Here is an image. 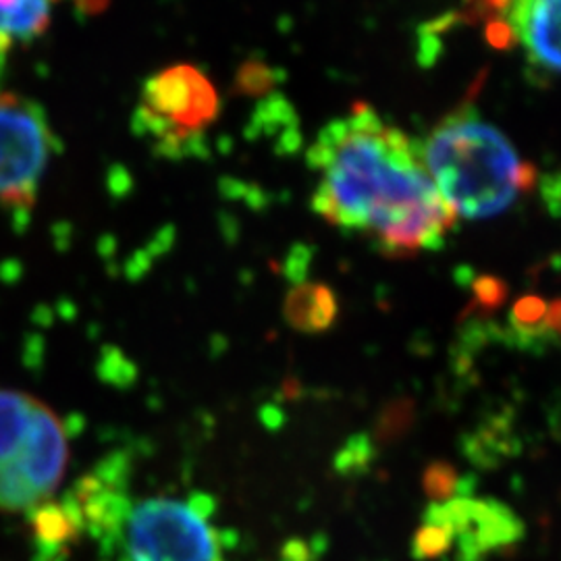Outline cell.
Instances as JSON below:
<instances>
[{
    "label": "cell",
    "instance_id": "6da1fadb",
    "mask_svg": "<svg viewBox=\"0 0 561 561\" xmlns=\"http://www.w3.org/2000/svg\"><path fill=\"white\" fill-rule=\"evenodd\" d=\"M319 175L312 208L343 231L362 233L389 256L439 250L458 215L443 201L422 159V146L356 104L324 125L308 148Z\"/></svg>",
    "mask_w": 561,
    "mask_h": 561
},
{
    "label": "cell",
    "instance_id": "7a4b0ae2",
    "mask_svg": "<svg viewBox=\"0 0 561 561\" xmlns=\"http://www.w3.org/2000/svg\"><path fill=\"white\" fill-rule=\"evenodd\" d=\"M422 159L443 201L466 219H489L533 190L537 171L470 106L431 131Z\"/></svg>",
    "mask_w": 561,
    "mask_h": 561
},
{
    "label": "cell",
    "instance_id": "3957f363",
    "mask_svg": "<svg viewBox=\"0 0 561 561\" xmlns=\"http://www.w3.org/2000/svg\"><path fill=\"white\" fill-rule=\"evenodd\" d=\"M67 466L55 412L32 396L0 389V510H32L48 500Z\"/></svg>",
    "mask_w": 561,
    "mask_h": 561
},
{
    "label": "cell",
    "instance_id": "277c9868",
    "mask_svg": "<svg viewBox=\"0 0 561 561\" xmlns=\"http://www.w3.org/2000/svg\"><path fill=\"white\" fill-rule=\"evenodd\" d=\"M219 96L208 78L190 65H178L144 83L136 131L154 141L159 154L192 157L202 131L217 119Z\"/></svg>",
    "mask_w": 561,
    "mask_h": 561
},
{
    "label": "cell",
    "instance_id": "5b68a950",
    "mask_svg": "<svg viewBox=\"0 0 561 561\" xmlns=\"http://www.w3.org/2000/svg\"><path fill=\"white\" fill-rule=\"evenodd\" d=\"M59 152L44 106L18 94H0V208L27 217L42 178Z\"/></svg>",
    "mask_w": 561,
    "mask_h": 561
},
{
    "label": "cell",
    "instance_id": "8992f818",
    "mask_svg": "<svg viewBox=\"0 0 561 561\" xmlns=\"http://www.w3.org/2000/svg\"><path fill=\"white\" fill-rule=\"evenodd\" d=\"M119 542L121 561H221V537L190 503L175 500L131 507L117 539L102 551L113 553Z\"/></svg>",
    "mask_w": 561,
    "mask_h": 561
},
{
    "label": "cell",
    "instance_id": "52a82bcc",
    "mask_svg": "<svg viewBox=\"0 0 561 561\" xmlns=\"http://www.w3.org/2000/svg\"><path fill=\"white\" fill-rule=\"evenodd\" d=\"M424 520L437 522L449 530L456 561H482L524 537L520 518L505 503L491 500L456 497L433 503L424 512Z\"/></svg>",
    "mask_w": 561,
    "mask_h": 561
},
{
    "label": "cell",
    "instance_id": "ba28073f",
    "mask_svg": "<svg viewBox=\"0 0 561 561\" xmlns=\"http://www.w3.org/2000/svg\"><path fill=\"white\" fill-rule=\"evenodd\" d=\"M507 18L530 60L542 71L561 73V0H510Z\"/></svg>",
    "mask_w": 561,
    "mask_h": 561
},
{
    "label": "cell",
    "instance_id": "9c48e42d",
    "mask_svg": "<svg viewBox=\"0 0 561 561\" xmlns=\"http://www.w3.org/2000/svg\"><path fill=\"white\" fill-rule=\"evenodd\" d=\"M285 321L296 331L317 335L333 327L340 314V304L333 289L324 283H300L296 285L283 306Z\"/></svg>",
    "mask_w": 561,
    "mask_h": 561
},
{
    "label": "cell",
    "instance_id": "30bf717a",
    "mask_svg": "<svg viewBox=\"0 0 561 561\" xmlns=\"http://www.w3.org/2000/svg\"><path fill=\"white\" fill-rule=\"evenodd\" d=\"M30 522L42 561H59L60 553H65V545L76 541L80 535V526L60 503L46 502L32 507Z\"/></svg>",
    "mask_w": 561,
    "mask_h": 561
},
{
    "label": "cell",
    "instance_id": "8fae6325",
    "mask_svg": "<svg viewBox=\"0 0 561 561\" xmlns=\"http://www.w3.org/2000/svg\"><path fill=\"white\" fill-rule=\"evenodd\" d=\"M57 0H0V36L34 42L48 30Z\"/></svg>",
    "mask_w": 561,
    "mask_h": 561
},
{
    "label": "cell",
    "instance_id": "7c38bea8",
    "mask_svg": "<svg viewBox=\"0 0 561 561\" xmlns=\"http://www.w3.org/2000/svg\"><path fill=\"white\" fill-rule=\"evenodd\" d=\"M422 489L426 497L433 503H445L456 500V495L461 497L463 493V482L449 461H433L424 468L422 474Z\"/></svg>",
    "mask_w": 561,
    "mask_h": 561
},
{
    "label": "cell",
    "instance_id": "4fadbf2b",
    "mask_svg": "<svg viewBox=\"0 0 561 561\" xmlns=\"http://www.w3.org/2000/svg\"><path fill=\"white\" fill-rule=\"evenodd\" d=\"M414 422V403L410 400H393L387 403L375 421V442L393 443L401 439Z\"/></svg>",
    "mask_w": 561,
    "mask_h": 561
},
{
    "label": "cell",
    "instance_id": "5bb4252c",
    "mask_svg": "<svg viewBox=\"0 0 561 561\" xmlns=\"http://www.w3.org/2000/svg\"><path fill=\"white\" fill-rule=\"evenodd\" d=\"M447 553H451V535L449 530L433 520H424L412 539V556L416 560H442Z\"/></svg>",
    "mask_w": 561,
    "mask_h": 561
},
{
    "label": "cell",
    "instance_id": "9a60e30c",
    "mask_svg": "<svg viewBox=\"0 0 561 561\" xmlns=\"http://www.w3.org/2000/svg\"><path fill=\"white\" fill-rule=\"evenodd\" d=\"M545 319H547V304L537 296L522 298L512 308V327L524 337H535L542 331H547Z\"/></svg>",
    "mask_w": 561,
    "mask_h": 561
},
{
    "label": "cell",
    "instance_id": "2e32d148",
    "mask_svg": "<svg viewBox=\"0 0 561 561\" xmlns=\"http://www.w3.org/2000/svg\"><path fill=\"white\" fill-rule=\"evenodd\" d=\"M474 304L482 310H497L507 300V285L493 275H482L474 280Z\"/></svg>",
    "mask_w": 561,
    "mask_h": 561
},
{
    "label": "cell",
    "instance_id": "e0dca14e",
    "mask_svg": "<svg viewBox=\"0 0 561 561\" xmlns=\"http://www.w3.org/2000/svg\"><path fill=\"white\" fill-rule=\"evenodd\" d=\"M101 375L104 381L127 385L131 379H136V366L119 352H113V354H104L101 362Z\"/></svg>",
    "mask_w": 561,
    "mask_h": 561
},
{
    "label": "cell",
    "instance_id": "ac0fdd59",
    "mask_svg": "<svg viewBox=\"0 0 561 561\" xmlns=\"http://www.w3.org/2000/svg\"><path fill=\"white\" fill-rule=\"evenodd\" d=\"M271 81H273V71L266 69V67H262L259 62L248 65V67L241 71V83H243V88H248L250 92H256L264 83H271Z\"/></svg>",
    "mask_w": 561,
    "mask_h": 561
},
{
    "label": "cell",
    "instance_id": "d6986e66",
    "mask_svg": "<svg viewBox=\"0 0 561 561\" xmlns=\"http://www.w3.org/2000/svg\"><path fill=\"white\" fill-rule=\"evenodd\" d=\"M545 324H547V331H553V333H558L561 337V300L553 301V304L547 306Z\"/></svg>",
    "mask_w": 561,
    "mask_h": 561
},
{
    "label": "cell",
    "instance_id": "ffe728a7",
    "mask_svg": "<svg viewBox=\"0 0 561 561\" xmlns=\"http://www.w3.org/2000/svg\"><path fill=\"white\" fill-rule=\"evenodd\" d=\"M9 50H11V42L7 41L4 36H0V81H2L4 69H7V57H9Z\"/></svg>",
    "mask_w": 561,
    "mask_h": 561
}]
</instances>
